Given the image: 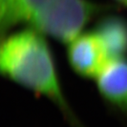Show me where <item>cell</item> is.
<instances>
[{
    "label": "cell",
    "mask_w": 127,
    "mask_h": 127,
    "mask_svg": "<svg viewBox=\"0 0 127 127\" xmlns=\"http://www.w3.org/2000/svg\"><path fill=\"white\" fill-rule=\"evenodd\" d=\"M0 75L54 103L76 127L45 35L26 27L0 40Z\"/></svg>",
    "instance_id": "cell-1"
},
{
    "label": "cell",
    "mask_w": 127,
    "mask_h": 127,
    "mask_svg": "<svg viewBox=\"0 0 127 127\" xmlns=\"http://www.w3.org/2000/svg\"><path fill=\"white\" fill-rule=\"evenodd\" d=\"M112 8L91 0H0V37L25 25L68 44L91 20Z\"/></svg>",
    "instance_id": "cell-2"
},
{
    "label": "cell",
    "mask_w": 127,
    "mask_h": 127,
    "mask_svg": "<svg viewBox=\"0 0 127 127\" xmlns=\"http://www.w3.org/2000/svg\"><path fill=\"white\" fill-rule=\"evenodd\" d=\"M67 46L70 66L82 78L95 79L111 60L103 43L94 31L81 32Z\"/></svg>",
    "instance_id": "cell-3"
},
{
    "label": "cell",
    "mask_w": 127,
    "mask_h": 127,
    "mask_svg": "<svg viewBox=\"0 0 127 127\" xmlns=\"http://www.w3.org/2000/svg\"><path fill=\"white\" fill-rule=\"evenodd\" d=\"M94 80L105 101L127 112L126 58L111 59Z\"/></svg>",
    "instance_id": "cell-4"
},
{
    "label": "cell",
    "mask_w": 127,
    "mask_h": 127,
    "mask_svg": "<svg viewBox=\"0 0 127 127\" xmlns=\"http://www.w3.org/2000/svg\"><path fill=\"white\" fill-rule=\"evenodd\" d=\"M94 31L103 43L110 59L126 58L127 20L113 13L99 18Z\"/></svg>",
    "instance_id": "cell-5"
},
{
    "label": "cell",
    "mask_w": 127,
    "mask_h": 127,
    "mask_svg": "<svg viewBox=\"0 0 127 127\" xmlns=\"http://www.w3.org/2000/svg\"><path fill=\"white\" fill-rule=\"evenodd\" d=\"M115 1H117L118 3H120L122 6L127 7V0H115Z\"/></svg>",
    "instance_id": "cell-6"
}]
</instances>
